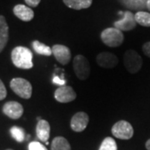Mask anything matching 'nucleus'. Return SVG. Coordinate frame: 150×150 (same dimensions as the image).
I'll return each mask as SVG.
<instances>
[{
  "instance_id": "nucleus-1",
  "label": "nucleus",
  "mask_w": 150,
  "mask_h": 150,
  "mask_svg": "<svg viewBox=\"0 0 150 150\" xmlns=\"http://www.w3.org/2000/svg\"><path fill=\"white\" fill-rule=\"evenodd\" d=\"M33 53L29 48L23 46H18L14 48L11 54V59L13 64L18 69H30L33 67Z\"/></svg>"
},
{
  "instance_id": "nucleus-2",
  "label": "nucleus",
  "mask_w": 150,
  "mask_h": 150,
  "mask_svg": "<svg viewBox=\"0 0 150 150\" xmlns=\"http://www.w3.org/2000/svg\"><path fill=\"white\" fill-rule=\"evenodd\" d=\"M103 43L108 47L116 48L120 46L123 42V34L122 31L116 28H108L101 33Z\"/></svg>"
},
{
  "instance_id": "nucleus-3",
  "label": "nucleus",
  "mask_w": 150,
  "mask_h": 150,
  "mask_svg": "<svg viewBox=\"0 0 150 150\" xmlns=\"http://www.w3.org/2000/svg\"><path fill=\"white\" fill-rule=\"evenodd\" d=\"M10 88L18 96L22 98L28 99L32 96L33 88L31 83L22 78L13 79L10 82Z\"/></svg>"
},
{
  "instance_id": "nucleus-4",
  "label": "nucleus",
  "mask_w": 150,
  "mask_h": 150,
  "mask_svg": "<svg viewBox=\"0 0 150 150\" xmlns=\"http://www.w3.org/2000/svg\"><path fill=\"white\" fill-rule=\"evenodd\" d=\"M123 64L130 74L138 73L143 64L142 58L133 49H129L123 55Z\"/></svg>"
},
{
  "instance_id": "nucleus-5",
  "label": "nucleus",
  "mask_w": 150,
  "mask_h": 150,
  "mask_svg": "<svg viewBox=\"0 0 150 150\" xmlns=\"http://www.w3.org/2000/svg\"><path fill=\"white\" fill-rule=\"evenodd\" d=\"M74 70L77 78L80 80H86L90 75V64L84 56L76 55L73 61Z\"/></svg>"
},
{
  "instance_id": "nucleus-6",
  "label": "nucleus",
  "mask_w": 150,
  "mask_h": 150,
  "mask_svg": "<svg viewBox=\"0 0 150 150\" xmlns=\"http://www.w3.org/2000/svg\"><path fill=\"white\" fill-rule=\"evenodd\" d=\"M112 134L119 139H130L134 135V129L129 122L120 120L112 126Z\"/></svg>"
},
{
  "instance_id": "nucleus-7",
  "label": "nucleus",
  "mask_w": 150,
  "mask_h": 150,
  "mask_svg": "<svg viewBox=\"0 0 150 150\" xmlns=\"http://www.w3.org/2000/svg\"><path fill=\"white\" fill-rule=\"evenodd\" d=\"M76 93L70 86H61L54 92V98L59 103H67L74 101L76 98Z\"/></svg>"
},
{
  "instance_id": "nucleus-8",
  "label": "nucleus",
  "mask_w": 150,
  "mask_h": 150,
  "mask_svg": "<svg viewBox=\"0 0 150 150\" xmlns=\"http://www.w3.org/2000/svg\"><path fill=\"white\" fill-rule=\"evenodd\" d=\"M123 18L120 20L116 21L113 25L114 28L119 29L120 31H130L136 27L137 23L134 18V14L130 11L123 12Z\"/></svg>"
},
{
  "instance_id": "nucleus-9",
  "label": "nucleus",
  "mask_w": 150,
  "mask_h": 150,
  "mask_svg": "<svg viewBox=\"0 0 150 150\" xmlns=\"http://www.w3.org/2000/svg\"><path fill=\"white\" fill-rule=\"evenodd\" d=\"M52 53L55 59L62 65L68 64L71 60V52L67 46L61 44H55L52 47Z\"/></svg>"
},
{
  "instance_id": "nucleus-10",
  "label": "nucleus",
  "mask_w": 150,
  "mask_h": 150,
  "mask_svg": "<svg viewBox=\"0 0 150 150\" xmlns=\"http://www.w3.org/2000/svg\"><path fill=\"white\" fill-rule=\"evenodd\" d=\"M96 62L101 68L112 69L118 64V59L115 54L109 52H103L97 55Z\"/></svg>"
},
{
  "instance_id": "nucleus-11",
  "label": "nucleus",
  "mask_w": 150,
  "mask_h": 150,
  "mask_svg": "<svg viewBox=\"0 0 150 150\" xmlns=\"http://www.w3.org/2000/svg\"><path fill=\"white\" fill-rule=\"evenodd\" d=\"M89 121L88 115L84 112H79L75 113L71 119V129L75 132H82L87 128Z\"/></svg>"
},
{
  "instance_id": "nucleus-12",
  "label": "nucleus",
  "mask_w": 150,
  "mask_h": 150,
  "mask_svg": "<svg viewBox=\"0 0 150 150\" xmlns=\"http://www.w3.org/2000/svg\"><path fill=\"white\" fill-rule=\"evenodd\" d=\"M3 112L12 119H18L23 113V108L19 103L15 101H9L6 103L3 107Z\"/></svg>"
},
{
  "instance_id": "nucleus-13",
  "label": "nucleus",
  "mask_w": 150,
  "mask_h": 150,
  "mask_svg": "<svg viewBox=\"0 0 150 150\" xmlns=\"http://www.w3.org/2000/svg\"><path fill=\"white\" fill-rule=\"evenodd\" d=\"M13 13L17 18L24 22L31 21L34 17L33 9L23 4H18L15 6L13 8Z\"/></svg>"
},
{
  "instance_id": "nucleus-14",
  "label": "nucleus",
  "mask_w": 150,
  "mask_h": 150,
  "mask_svg": "<svg viewBox=\"0 0 150 150\" xmlns=\"http://www.w3.org/2000/svg\"><path fill=\"white\" fill-rule=\"evenodd\" d=\"M36 134L38 138L42 142H48L50 136V125L48 121L41 119L38 122L36 127Z\"/></svg>"
},
{
  "instance_id": "nucleus-15",
  "label": "nucleus",
  "mask_w": 150,
  "mask_h": 150,
  "mask_svg": "<svg viewBox=\"0 0 150 150\" xmlns=\"http://www.w3.org/2000/svg\"><path fill=\"white\" fill-rule=\"evenodd\" d=\"M8 40V26L5 18L0 15V53L5 48Z\"/></svg>"
},
{
  "instance_id": "nucleus-16",
  "label": "nucleus",
  "mask_w": 150,
  "mask_h": 150,
  "mask_svg": "<svg viewBox=\"0 0 150 150\" xmlns=\"http://www.w3.org/2000/svg\"><path fill=\"white\" fill-rule=\"evenodd\" d=\"M92 2L93 0H64L65 5L76 10H81L89 8L91 6Z\"/></svg>"
},
{
  "instance_id": "nucleus-17",
  "label": "nucleus",
  "mask_w": 150,
  "mask_h": 150,
  "mask_svg": "<svg viewBox=\"0 0 150 150\" xmlns=\"http://www.w3.org/2000/svg\"><path fill=\"white\" fill-rule=\"evenodd\" d=\"M51 150H71V147L69 143L65 138L56 137L52 142Z\"/></svg>"
},
{
  "instance_id": "nucleus-18",
  "label": "nucleus",
  "mask_w": 150,
  "mask_h": 150,
  "mask_svg": "<svg viewBox=\"0 0 150 150\" xmlns=\"http://www.w3.org/2000/svg\"><path fill=\"white\" fill-rule=\"evenodd\" d=\"M33 48L34 49V51L37 54H40V55H44V56H50L52 55V48H50L49 46L44 44V43H41L38 40L33 41L32 43Z\"/></svg>"
},
{
  "instance_id": "nucleus-19",
  "label": "nucleus",
  "mask_w": 150,
  "mask_h": 150,
  "mask_svg": "<svg viewBox=\"0 0 150 150\" xmlns=\"http://www.w3.org/2000/svg\"><path fill=\"white\" fill-rule=\"evenodd\" d=\"M137 23L144 27H150V13L144 11H139L134 14Z\"/></svg>"
},
{
  "instance_id": "nucleus-20",
  "label": "nucleus",
  "mask_w": 150,
  "mask_h": 150,
  "mask_svg": "<svg viewBox=\"0 0 150 150\" xmlns=\"http://www.w3.org/2000/svg\"><path fill=\"white\" fill-rule=\"evenodd\" d=\"M148 0H121L125 6L131 9H144L146 8Z\"/></svg>"
},
{
  "instance_id": "nucleus-21",
  "label": "nucleus",
  "mask_w": 150,
  "mask_h": 150,
  "mask_svg": "<svg viewBox=\"0 0 150 150\" xmlns=\"http://www.w3.org/2000/svg\"><path fill=\"white\" fill-rule=\"evenodd\" d=\"M10 134L12 137L18 143H22L25 139V132L24 130L18 126H13L10 129Z\"/></svg>"
},
{
  "instance_id": "nucleus-22",
  "label": "nucleus",
  "mask_w": 150,
  "mask_h": 150,
  "mask_svg": "<svg viewBox=\"0 0 150 150\" xmlns=\"http://www.w3.org/2000/svg\"><path fill=\"white\" fill-rule=\"evenodd\" d=\"M98 150H118L117 144L112 138L108 137L103 139Z\"/></svg>"
},
{
  "instance_id": "nucleus-23",
  "label": "nucleus",
  "mask_w": 150,
  "mask_h": 150,
  "mask_svg": "<svg viewBox=\"0 0 150 150\" xmlns=\"http://www.w3.org/2000/svg\"><path fill=\"white\" fill-rule=\"evenodd\" d=\"M28 150H48L45 146H43L39 142H31L28 144Z\"/></svg>"
},
{
  "instance_id": "nucleus-24",
  "label": "nucleus",
  "mask_w": 150,
  "mask_h": 150,
  "mask_svg": "<svg viewBox=\"0 0 150 150\" xmlns=\"http://www.w3.org/2000/svg\"><path fill=\"white\" fill-rule=\"evenodd\" d=\"M6 97H7V89L4 83L0 79V100L4 99Z\"/></svg>"
},
{
  "instance_id": "nucleus-25",
  "label": "nucleus",
  "mask_w": 150,
  "mask_h": 150,
  "mask_svg": "<svg viewBox=\"0 0 150 150\" xmlns=\"http://www.w3.org/2000/svg\"><path fill=\"white\" fill-rule=\"evenodd\" d=\"M53 83H55V84H58V85L64 86L65 80L64 79H62L61 78H59L58 76H54V79H53Z\"/></svg>"
},
{
  "instance_id": "nucleus-26",
  "label": "nucleus",
  "mask_w": 150,
  "mask_h": 150,
  "mask_svg": "<svg viewBox=\"0 0 150 150\" xmlns=\"http://www.w3.org/2000/svg\"><path fill=\"white\" fill-rule=\"evenodd\" d=\"M143 52L144 54L150 58V42H148L144 44L143 46Z\"/></svg>"
},
{
  "instance_id": "nucleus-27",
  "label": "nucleus",
  "mask_w": 150,
  "mask_h": 150,
  "mask_svg": "<svg viewBox=\"0 0 150 150\" xmlns=\"http://www.w3.org/2000/svg\"><path fill=\"white\" fill-rule=\"evenodd\" d=\"M24 1L26 2V4H27L29 7L35 8V7H37V6L39 4V3H40L41 0H24Z\"/></svg>"
},
{
  "instance_id": "nucleus-28",
  "label": "nucleus",
  "mask_w": 150,
  "mask_h": 150,
  "mask_svg": "<svg viewBox=\"0 0 150 150\" xmlns=\"http://www.w3.org/2000/svg\"><path fill=\"white\" fill-rule=\"evenodd\" d=\"M145 146H146V149L148 150H150V139H149L147 142H146V144H145Z\"/></svg>"
},
{
  "instance_id": "nucleus-29",
  "label": "nucleus",
  "mask_w": 150,
  "mask_h": 150,
  "mask_svg": "<svg viewBox=\"0 0 150 150\" xmlns=\"http://www.w3.org/2000/svg\"><path fill=\"white\" fill-rule=\"evenodd\" d=\"M146 8L150 11V0H148V1H147V5H146Z\"/></svg>"
},
{
  "instance_id": "nucleus-30",
  "label": "nucleus",
  "mask_w": 150,
  "mask_h": 150,
  "mask_svg": "<svg viewBox=\"0 0 150 150\" xmlns=\"http://www.w3.org/2000/svg\"><path fill=\"white\" fill-rule=\"evenodd\" d=\"M7 150H13V149H7Z\"/></svg>"
}]
</instances>
